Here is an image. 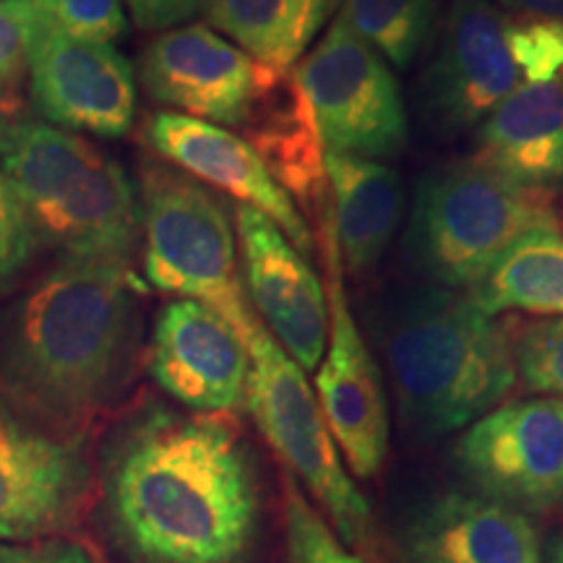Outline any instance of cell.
Wrapping results in <instances>:
<instances>
[{"label": "cell", "instance_id": "1", "mask_svg": "<svg viewBox=\"0 0 563 563\" xmlns=\"http://www.w3.org/2000/svg\"><path fill=\"white\" fill-rule=\"evenodd\" d=\"M258 504L249 446L214 415L146 412L110 456V519L139 563H241Z\"/></svg>", "mask_w": 563, "mask_h": 563}, {"label": "cell", "instance_id": "2", "mask_svg": "<svg viewBox=\"0 0 563 563\" xmlns=\"http://www.w3.org/2000/svg\"><path fill=\"white\" fill-rule=\"evenodd\" d=\"M141 292L129 264L55 266L11 323L0 357L5 389L55 422L102 410L131 376Z\"/></svg>", "mask_w": 563, "mask_h": 563}, {"label": "cell", "instance_id": "3", "mask_svg": "<svg viewBox=\"0 0 563 563\" xmlns=\"http://www.w3.org/2000/svg\"><path fill=\"white\" fill-rule=\"evenodd\" d=\"M365 316L399 420L415 439L433 441L473 426L517 386L506 321L481 311L467 292L389 285Z\"/></svg>", "mask_w": 563, "mask_h": 563}, {"label": "cell", "instance_id": "4", "mask_svg": "<svg viewBox=\"0 0 563 563\" xmlns=\"http://www.w3.org/2000/svg\"><path fill=\"white\" fill-rule=\"evenodd\" d=\"M37 243L63 262L129 264L141 232L133 183L115 159L76 133L26 123L3 154Z\"/></svg>", "mask_w": 563, "mask_h": 563}, {"label": "cell", "instance_id": "5", "mask_svg": "<svg viewBox=\"0 0 563 563\" xmlns=\"http://www.w3.org/2000/svg\"><path fill=\"white\" fill-rule=\"evenodd\" d=\"M543 228H559L543 196L460 159L420 175L402 249L428 285L470 292L517 238Z\"/></svg>", "mask_w": 563, "mask_h": 563}, {"label": "cell", "instance_id": "6", "mask_svg": "<svg viewBox=\"0 0 563 563\" xmlns=\"http://www.w3.org/2000/svg\"><path fill=\"white\" fill-rule=\"evenodd\" d=\"M146 277L157 290L214 308L238 334L258 327L235 256L230 211L217 194L162 159L141 165Z\"/></svg>", "mask_w": 563, "mask_h": 563}, {"label": "cell", "instance_id": "7", "mask_svg": "<svg viewBox=\"0 0 563 563\" xmlns=\"http://www.w3.org/2000/svg\"><path fill=\"white\" fill-rule=\"evenodd\" d=\"M245 347L251 355L245 405L258 431L290 475L300 477L319 498L342 534V543L365 545L371 534V506L344 470L306 371L274 342L262 323L245 336Z\"/></svg>", "mask_w": 563, "mask_h": 563}, {"label": "cell", "instance_id": "8", "mask_svg": "<svg viewBox=\"0 0 563 563\" xmlns=\"http://www.w3.org/2000/svg\"><path fill=\"white\" fill-rule=\"evenodd\" d=\"M311 102L327 152L391 159L407 146L402 91L389 63L336 19L292 68Z\"/></svg>", "mask_w": 563, "mask_h": 563}, {"label": "cell", "instance_id": "9", "mask_svg": "<svg viewBox=\"0 0 563 563\" xmlns=\"http://www.w3.org/2000/svg\"><path fill=\"white\" fill-rule=\"evenodd\" d=\"M454 464L483 498L525 517L563 514V399H514L454 443Z\"/></svg>", "mask_w": 563, "mask_h": 563}, {"label": "cell", "instance_id": "10", "mask_svg": "<svg viewBox=\"0 0 563 563\" xmlns=\"http://www.w3.org/2000/svg\"><path fill=\"white\" fill-rule=\"evenodd\" d=\"M519 87L509 16L490 0H452L420 76V121L435 136H460L477 129Z\"/></svg>", "mask_w": 563, "mask_h": 563}, {"label": "cell", "instance_id": "11", "mask_svg": "<svg viewBox=\"0 0 563 563\" xmlns=\"http://www.w3.org/2000/svg\"><path fill=\"white\" fill-rule=\"evenodd\" d=\"M319 228L323 269H327L323 287L329 300V342L316 376L319 407L352 473L357 477H373L384 467L389 454V407H386L382 371L352 319L329 203L321 211Z\"/></svg>", "mask_w": 563, "mask_h": 563}, {"label": "cell", "instance_id": "12", "mask_svg": "<svg viewBox=\"0 0 563 563\" xmlns=\"http://www.w3.org/2000/svg\"><path fill=\"white\" fill-rule=\"evenodd\" d=\"M30 95L47 125L125 136L136 115L133 66L110 42L70 37L37 13L30 40Z\"/></svg>", "mask_w": 563, "mask_h": 563}, {"label": "cell", "instance_id": "13", "mask_svg": "<svg viewBox=\"0 0 563 563\" xmlns=\"http://www.w3.org/2000/svg\"><path fill=\"white\" fill-rule=\"evenodd\" d=\"M277 74L207 24L162 32L141 53V84L154 102L222 129H243Z\"/></svg>", "mask_w": 563, "mask_h": 563}, {"label": "cell", "instance_id": "14", "mask_svg": "<svg viewBox=\"0 0 563 563\" xmlns=\"http://www.w3.org/2000/svg\"><path fill=\"white\" fill-rule=\"evenodd\" d=\"M243 279L279 347L302 371L319 368L329 342L327 287L287 235L253 207H238Z\"/></svg>", "mask_w": 563, "mask_h": 563}, {"label": "cell", "instance_id": "15", "mask_svg": "<svg viewBox=\"0 0 563 563\" xmlns=\"http://www.w3.org/2000/svg\"><path fill=\"white\" fill-rule=\"evenodd\" d=\"M144 139L167 165L220 188L243 207L258 209L285 232L302 256H313L311 228L295 209L290 194L274 180L269 167L243 136L183 112L159 110L146 121Z\"/></svg>", "mask_w": 563, "mask_h": 563}, {"label": "cell", "instance_id": "16", "mask_svg": "<svg viewBox=\"0 0 563 563\" xmlns=\"http://www.w3.org/2000/svg\"><path fill=\"white\" fill-rule=\"evenodd\" d=\"M154 382L199 412H232L245 405L251 355L243 336L214 308L178 298L162 308L152 336Z\"/></svg>", "mask_w": 563, "mask_h": 563}, {"label": "cell", "instance_id": "17", "mask_svg": "<svg viewBox=\"0 0 563 563\" xmlns=\"http://www.w3.org/2000/svg\"><path fill=\"white\" fill-rule=\"evenodd\" d=\"M87 462L76 443L55 439L0 407V543H24L74 517Z\"/></svg>", "mask_w": 563, "mask_h": 563}, {"label": "cell", "instance_id": "18", "mask_svg": "<svg viewBox=\"0 0 563 563\" xmlns=\"http://www.w3.org/2000/svg\"><path fill=\"white\" fill-rule=\"evenodd\" d=\"M473 159L527 194L563 191V81L514 89L477 125Z\"/></svg>", "mask_w": 563, "mask_h": 563}, {"label": "cell", "instance_id": "19", "mask_svg": "<svg viewBox=\"0 0 563 563\" xmlns=\"http://www.w3.org/2000/svg\"><path fill=\"white\" fill-rule=\"evenodd\" d=\"M410 563H543L538 527L483 496L446 493L405 530Z\"/></svg>", "mask_w": 563, "mask_h": 563}, {"label": "cell", "instance_id": "20", "mask_svg": "<svg viewBox=\"0 0 563 563\" xmlns=\"http://www.w3.org/2000/svg\"><path fill=\"white\" fill-rule=\"evenodd\" d=\"M274 180L308 214L321 217L329 203L327 146L306 91L292 70H279L243 125Z\"/></svg>", "mask_w": 563, "mask_h": 563}, {"label": "cell", "instance_id": "21", "mask_svg": "<svg viewBox=\"0 0 563 563\" xmlns=\"http://www.w3.org/2000/svg\"><path fill=\"white\" fill-rule=\"evenodd\" d=\"M327 180L342 269L365 277L399 230L402 180L384 162L334 152H327Z\"/></svg>", "mask_w": 563, "mask_h": 563}, {"label": "cell", "instance_id": "22", "mask_svg": "<svg viewBox=\"0 0 563 563\" xmlns=\"http://www.w3.org/2000/svg\"><path fill=\"white\" fill-rule=\"evenodd\" d=\"M342 0H209L207 19L253 60L292 70Z\"/></svg>", "mask_w": 563, "mask_h": 563}, {"label": "cell", "instance_id": "23", "mask_svg": "<svg viewBox=\"0 0 563 563\" xmlns=\"http://www.w3.org/2000/svg\"><path fill=\"white\" fill-rule=\"evenodd\" d=\"M467 295L493 319L504 311L563 316V232H525Z\"/></svg>", "mask_w": 563, "mask_h": 563}, {"label": "cell", "instance_id": "24", "mask_svg": "<svg viewBox=\"0 0 563 563\" xmlns=\"http://www.w3.org/2000/svg\"><path fill=\"white\" fill-rule=\"evenodd\" d=\"M340 19L397 68H410L439 24V0H342Z\"/></svg>", "mask_w": 563, "mask_h": 563}, {"label": "cell", "instance_id": "25", "mask_svg": "<svg viewBox=\"0 0 563 563\" xmlns=\"http://www.w3.org/2000/svg\"><path fill=\"white\" fill-rule=\"evenodd\" d=\"M517 378L527 391L563 399V316L506 319Z\"/></svg>", "mask_w": 563, "mask_h": 563}, {"label": "cell", "instance_id": "26", "mask_svg": "<svg viewBox=\"0 0 563 563\" xmlns=\"http://www.w3.org/2000/svg\"><path fill=\"white\" fill-rule=\"evenodd\" d=\"M285 538L290 563H368L336 538L321 514L298 490L292 475L285 477Z\"/></svg>", "mask_w": 563, "mask_h": 563}, {"label": "cell", "instance_id": "27", "mask_svg": "<svg viewBox=\"0 0 563 563\" xmlns=\"http://www.w3.org/2000/svg\"><path fill=\"white\" fill-rule=\"evenodd\" d=\"M509 51L522 84L563 81V24L509 16Z\"/></svg>", "mask_w": 563, "mask_h": 563}, {"label": "cell", "instance_id": "28", "mask_svg": "<svg viewBox=\"0 0 563 563\" xmlns=\"http://www.w3.org/2000/svg\"><path fill=\"white\" fill-rule=\"evenodd\" d=\"M42 19L70 37L110 42L123 37L129 21L123 0H30Z\"/></svg>", "mask_w": 563, "mask_h": 563}, {"label": "cell", "instance_id": "29", "mask_svg": "<svg viewBox=\"0 0 563 563\" xmlns=\"http://www.w3.org/2000/svg\"><path fill=\"white\" fill-rule=\"evenodd\" d=\"M34 245H37V238H34L24 203L19 201L11 180L0 173V285L11 282L30 264Z\"/></svg>", "mask_w": 563, "mask_h": 563}, {"label": "cell", "instance_id": "30", "mask_svg": "<svg viewBox=\"0 0 563 563\" xmlns=\"http://www.w3.org/2000/svg\"><path fill=\"white\" fill-rule=\"evenodd\" d=\"M34 19L30 0H0V89H16L24 76Z\"/></svg>", "mask_w": 563, "mask_h": 563}, {"label": "cell", "instance_id": "31", "mask_svg": "<svg viewBox=\"0 0 563 563\" xmlns=\"http://www.w3.org/2000/svg\"><path fill=\"white\" fill-rule=\"evenodd\" d=\"M209 0H125L133 21L144 32H167L207 9Z\"/></svg>", "mask_w": 563, "mask_h": 563}, {"label": "cell", "instance_id": "32", "mask_svg": "<svg viewBox=\"0 0 563 563\" xmlns=\"http://www.w3.org/2000/svg\"><path fill=\"white\" fill-rule=\"evenodd\" d=\"M0 563H95L76 545L19 548L0 545Z\"/></svg>", "mask_w": 563, "mask_h": 563}, {"label": "cell", "instance_id": "33", "mask_svg": "<svg viewBox=\"0 0 563 563\" xmlns=\"http://www.w3.org/2000/svg\"><path fill=\"white\" fill-rule=\"evenodd\" d=\"M30 123L24 118V102L16 89H0V154L11 150L13 139Z\"/></svg>", "mask_w": 563, "mask_h": 563}, {"label": "cell", "instance_id": "34", "mask_svg": "<svg viewBox=\"0 0 563 563\" xmlns=\"http://www.w3.org/2000/svg\"><path fill=\"white\" fill-rule=\"evenodd\" d=\"M498 3L517 19H543L563 24V0H498Z\"/></svg>", "mask_w": 563, "mask_h": 563}, {"label": "cell", "instance_id": "35", "mask_svg": "<svg viewBox=\"0 0 563 563\" xmlns=\"http://www.w3.org/2000/svg\"><path fill=\"white\" fill-rule=\"evenodd\" d=\"M548 561L563 563V530H559L551 538V545H548Z\"/></svg>", "mask_w": 563, "mask_h": 563}]
</instances>
